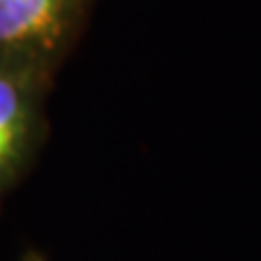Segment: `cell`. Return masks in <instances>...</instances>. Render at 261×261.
Listing matches in <instances>:
<instances>
[{
	"mask_svg": "<svg viewBox=\"0 0 261 261\" xmlns=\"http://www.w3.org/2000/svg\"><path fill=\"white\" fill-rule=\"evenodd\" d=\"M55 72L0 63V202L20 181L44 137V100Z\"/></svg>",
	"mask_w": 261,
	"mask_h": 261,
	"instance_id": "obj_2",
	"label": "cell"
},
{
	"mask_svg": "<svg viewBox=\"0 0 261 261\" xmlns=\"http://www.w3.org/2000/svg\"><path fill=\"white\" fill-rule=\"evenodd\" d=\"M92 0H0V63L55 72L74 46Z\"/></svg>",
	"mask_w": 261,
	"mask_h": 261,
	"instance_id": "obj_1",
	"label": "cell"
},
{
	"mask_svg": "<svg viewBox=\"0 0 261 261\" xmlns=\"http://www.w3.org/2000/svg\"><path fill=\"white\" fill-rule=\"evenodd\" d=\"M24 261H44V259L39 257V255H35V252H31V255L24 257Z\"/></svg>",
	"mask_w": 261,
	"mask_h": 261,
	"instance_id": "obj_3",
	"label": "cell"
}]
</instances>
